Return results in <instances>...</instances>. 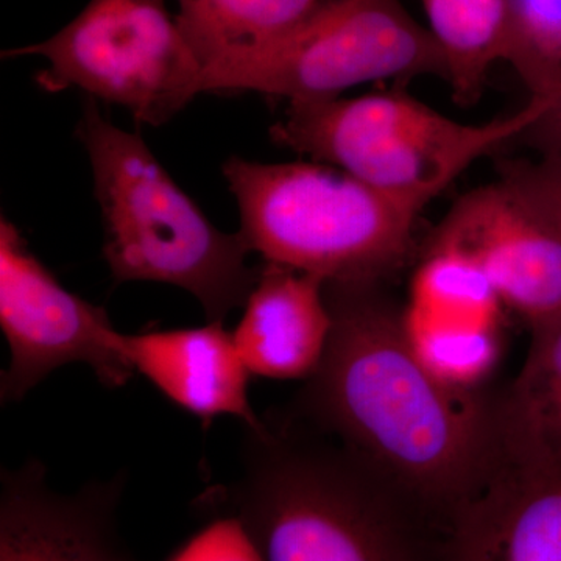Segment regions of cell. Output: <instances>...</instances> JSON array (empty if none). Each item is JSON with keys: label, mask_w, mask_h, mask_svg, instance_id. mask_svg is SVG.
<instances>
[{"label": "cell", "mask_w": 561, "mask_h": 561, "mask_svg": "<svg viewBox=\"0 0 561 561\" xmlns=\"http://www.w3.org/2000/svg\"><path fill=\"white\" fill-rule=\"evenodd\" d=\"M324 298L332 331L309 412L390 489L454 511L501 463L494 405L421 364L376 283H327Z\"/></svg>", "instance_id": "obj_1"}, {"label": "cell", "mask_w": 561, "mask_h": 561, "mask_svg": "<svg viewBox=\"0 0 561 561\" xmlns=\"http://www.w3.org/2000/svg\"><path fill=\"white\" fill-rule=\"evenodd\" d=\"M90 154L105 254L117 284L157 280L194 295L209 323L245 305L260 276L241 232L210 224L138 133L122 130L87 101L76 131Z\"/></svg>", "instance_id": "obj_2"}, {"label": "cell", "mask_w": 561, "mask_h": 561, "mask_svg": "<svg viewBox=\"0 0 561 561\" xmlns=\"http://www.w3.org/2000/svg\"><path fill=\"white\" fill-rule=\"evenodd\" d=\"M224 175L250 250L324 284L376 283L393 271L424 209L320 162L264 164L232 157Z\"/></svg>", "instance_id": "obj_3"}, {"label": "cell", "mask_w": 561, "mask_h": 561, "mask_svg": "<svg viewBox=\"0 0 561 561\" xmlns=\"http://www.w3.org/2000/svg\"><path fill=\"white\" fill-rule=\"evenodd\" d=\"M231 516L261 561H423L378 476L356 456L247 430Z\"/></svg>", "instance_id": "obj_4"}, {"label": "cell", "mask_w": 561, "mask_h": 561, "mask_svg": "<svg viewBox=\"0 0 561 561\" xmlns=\"http://www.w3.org/2000/svg\"><path fill=\"white\" fill-rule=\"evenodd\" d=\"M548 105L531 99L516 113L470 125L401 92L290 102L271 135L278 146L426 206L472 162L519 138Z\"/></svg>", "instance_id": "obj_5"}, {"label": "cell", "mask_w": 561, "mask_h": 561, "mask_svg": "<svg viewBox=\"0 0 561 561\" xmlns=\"http://www.w3.org/2000/svg\"><path fill=\"white\" fill-rule=\"evenodd\" d=\"M423 76L448 80V66L430 28L401 0H320L289 35L247 60L203 73L202 88L320 102L357 84Z\"/></svg>", "instance_id": "obj_6"}, {"label": "cell", "mask_w": 561, "mask_h": 561, "mask_svg": "<svg viewBox=\"0 0 561 561\" xmlns=\"http://www.w3.org/2000/svg\"><path fill=\"white\" fill-rule=\"evenodd\" d=\"M25 55L49 61L36 76L41 90L77 88L151 127L168 124L203 92V66L165 0H91L51 38L2 51V58Z\"/></svg>", "instance_id": "obj_7"}, {"label": "cell", "mask_w": 561, "mask_h": 561, "mask_svg": "<svg viewBox=\"0 0 561 561\" xmlns=\"http://www.w3.org/2000/svg\"><path fill=\"white\" fill-rule=\"evenodd\" d=\"M0 327L11 354L0 381L3 404L24 400L51 371L77 362L90 365L108 389L136 375L108 312L66 289L5 216L0 219Z\"/></svg>", "instance_id": "obj_8"}, {"label": "cell", "mask_w": 561, "mask_h": 561, "mask_svg": "<svg viewBox=\"0 0 561 561\" xmlns=\"http://www.w3.org/2000/svg\"><path fill=\"white\" fill-rule=\"evenodd\" d=\"M427 251H449L472 262L502 305L530 327L561 317V239L501 181L460 197Z\"/></svg>", "instance_id": "obj_9"}, {"label": "cell", "mask_w": 561, "mask_h": 561, "mask_svg": "<svg viewBox=\"0 0 561 561\" xmlns=\"http://www.w3.org/2000/svg\"><path fill=\"white\" fill-rule=\"evenodd\" d=\"M121 490L114 479L66 496L36 460L3 471L0 561H136L117 531Z\"/></svg>", "instance_id": "obj_10"}, {"label": "cell", "mask_w": 561, "mask_h": 561, "mask_svg": "<svg viewBox=\"0 0 561 561\" xmlns=\"http://www.w3.org/2000/svg\"><path fill=\"white\" fill-rule=\"evenodd\" d=\"M453 512L446 561H561V461L501 460Z\"/></svg>", "instance_id": "obj_11"}, {"label": "cell", "mask_w": 561, "mask_h": 561, "mask_svg": "<svg viewBox=\"0 0 561 561\" xmlns=\"http://www.w3.org/2000/svg\"><path fill=\"white\" fill-rule=\"evenodd\" d=\"M122 351L135 373L192 415L203 421L236 416L247 430H264L250 405L253 375L224 323L122 334Z\"/></svg>", "instance_id": "obj_12"}, {"label": "cell", "mask_w": 561, "mask_h": 561, "mask_svg": "<svg viewBox=\"0 0 561 561\" xmlns=\"http://www.w3.org/2000/svg\"><path fill=\"white\" fill-rule=\"evenodd\" d=\"M243 308L232 335L251 375L312 378L332 331L324 280L265 262Z\"/></svg>", "instance_id": "obj_13"}, {"label": "cell", "mask_w": 561, "mask_h": 561, "mask_svg": "<svg viewBox=\"0 0 561 561\" xmlns=\"http://www.w3.org/2000/svg\"><path fill=\"white\" fill-rule=\"evenodd\" d=\"M494 426L502 460L561 461V317L531 327L522 371L494 404Z\"/></svg>", "instance_id": "obj_14"}, {"label": "cell", "mask_w": 561, "mask_h": 561, "mask_svg": "<svg viewBox=\"0 0 561 561\" xmlns=\"http://www.w3.org/2000/svg\"><path fill=\"white\" fill-rule=\"evenodd\" d=\"M320 0H179L181 32L208 70L253 57L289 35Z\"/></svg>", "instance_id": "obj_15"}, {"label": "cell", "mask_w": 561, "mask_h": 561, "mask_svg": "<svg viewBox=\"0 0 561 561\" xmlns=\"http://www.w3.org/2000/svg\"><path fill=\"white\" fill-rule=\"evenodd\" d=\"M430 31L445 55L454 99L471 105L481 98L494 62L504 60L511 0H421Z\"/></svg>", "instance_id": "obj_16"}, {"label": "cell", "mask_w": 561, "mask_h": 561, "mask_svg": "<svg viewBox=\"0 0 561 561\" xmlns=\"http://www.w3.org/2000/svg\"><path fill=\"white\" fill-rule=\"evenodd\" d=\"M405 335L413 353L445 386L474 391L500 357V324L445 319L405 308Z\"/></svg>", "instance_id": "obj_17"}, {"label": "cell", "mask_w": 561, "mask_h": 561, "mask_svg": "<svg viewBox=\"0 0 561 561\" xmlns=\"http://www.w3.org/2000/svg\"><path fill=\"white\" fill-rule=\"evenodd\" d=\"M502 301L472 262L449 251H426L408 308L445 319L500 324Z\"/></svg>", "instance_id": "obj_18"}, {"label": "cell", "mask_w": 561, "mask_h": 561, "mask_svg": "<svg viewBox=\"0 0 561 561\" xmlns=\"http://www.w3.org/2000/svg\"><path fill=\"white\" fill-rule=\"evenodd\" d=\"M504 61L511 62L531 99L561 95V0H511Z\"/></svg>", "instance_id": "obj_19"}, {"label": "cell", "mask_w": 561, "mask_h": 561, "mask_svg": "<svg viewBox=\"0 0 561 561\" xmlns=\"http://www.w3.org/2000/svg\"><path fill=\"white\" fill-rule=\"evenodd\" d=\"M500 181L561 239V169L552 162L505 160L500 164Z\"/></svg>", "instance_id": "obj_20"}, {"label": "cell", "mask_w": 561, "mask_h": 561, "mask_svg": "<svg viewBox=\"0 0 561 561\" xmlns=\"http://www.w3.org/2000/svg\"><path fill=\"white\" fill-rule=\"evenodd\" d=\"M524 140L542 154V160L561 169V95L549 102L540 116L522 133Z\"/></svg>", "instance_id": "obj_21"}]
</instances>
